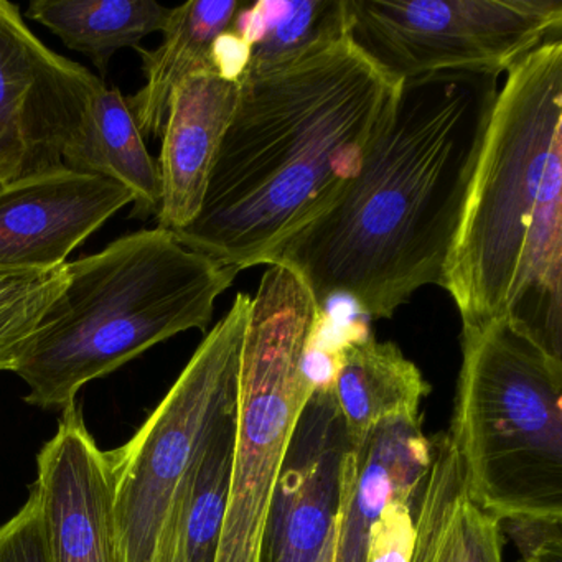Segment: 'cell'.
I'll return each mask as SVG.
<instances>
[{
	"instance_id": "4316f807",
	"label": "cell",
	"mask_w": 562,
	"mask_h": 562,
	"mask_svg": "<svg viewBox=\"0 0 562 562\" xmlns=\"http://www.w3.org/2000/svg\"><path fill=\"white\" fill-rule=\"evenodd\" d=\"M29 337L14 338V340L0 344V371H14L15 363H18L19 357H21Z\"/></svg>"
},
{
	"instance_id": "ac0fdd59",
	"label": "cell",
	"mask_w": 562,
	"mask_h": 562,
	"mask_svg": "<svg viewBox=\"0 0 562 562\" xmlns=\"http://www.w3.org/2000/svg\"><path fill=\"white\" fill-rule=\"evenodd\" d=\"M64 166L103 177L133 193L136 215H157L160 205L159 164L131 113L126 98L104 85L85 111L64 150Z\"/></svg>"
},
{
	"instance_id": "9c48e42d",
	"label": "cell",
	"mask_w": 562,
	"mask_h": 562,
	"mask_svg": "<svg viewBox=\"0 0 562 562\" xmlns=\"http://www.w3.org/2000/svg\"><path fill=\"white\" fill-rule=\"evenodd\" d=\"M104 81L55 54L0 0V186L61 169L68 140Z\"/></svg>"
},
{
	"instance_id": "277c9868",
	"label": "cell",
	"mask_w": 562,
	"mask_h": 562,
	"mask_svg": "<svg viewBox=\"0 0 562 562\" xmlns=\"http://www.w3.org/2000/svg\"><path fill=\"white\" fill-rule=\"evenodd\" d=\"M65 271L67 284L14 368L29 386L25 401L44 409H67L91 381L176 335L206 330L216 299L238 276L159 226L114 239Z\"/></svg>"
},
{
	"instance_id": "9a60e30c",
	"label": "cell",
	"mask_w": 562,
	"mask_h": 562,
	"mask_svg": "<svg viewBox=\"0 0 562 562\" xmlns=\"http://www.w3.org/2000/svg\"><path fill=\"white\" fill-rule=\"evenodd\" d=\"M327 361L334 368L331 394L351 449H361L383 424L420 420V403L430 384L393 341L351 335L327 355Z\"/></svg>"
},
{
	"instance_id": "8fae6325",
	"label": "cell",
	"mask_w": 562,
	"mask_h": 562,
	"mask_svg": "<svg viewBox=\"0 0 562 562\" xmlns=\"http://www.w3.org/2000/svg\"><path fill=\"white\" fill-rule=\"evenodd\" d=\"M133 193L61 167L0 187V271L48 272L124 206Z\"/></svg>"
},
{
	"instance_id": "44dd1931",
	"label": "cell",
	"mask_w": 562,
	"mask_h": 562,
	"mask_svg": "<svg viewBox=\"0 0 562 562\" xmlns=\"http://www.w3.org/2000/svg\"><path fill=\"white\" fill-rule=\"evenodd\" d=\"M236 437V404L210 432L177 490L186 562H215L228 502Z\"/></svg>"
},
{
	"instance_id": "7402d4cb",
	"label": "cell",
	"mask_w": 562,
	"mask_h": 562,
	"mask_svg": "<svg viewBox=\"0 0 562 562\" xmlns=\"http://www.w3.org/2000/svg\"><path fill=\"white\" fill-rule=\"evenodd\" d=\"M65 266L48 272L0 271V344L35 330L67 284Z\"/></svg>"
},
{
	"instance_id": "6da1fadb",
	"label": "cell",
	"mask_w": 562,
	"mask_h": 562,
	"mask_svg": "<svg viewBox=\"0 0 562 562\" xmlns=\"http://www.w3.org/2000/svg\"><path fill=\"white\" fill-rule=\"evenodd\" d=\"M498 91V77L462 71L404 81L358 176L268 266L294 271L322 311L341 297L371 318L442 288Z\"/></svg>"
},
{
	"instance_id": "ba28073f",
	"label": "cell",
	"mask_w": 562,
	"mask_h": 562,
	"mask_svg": "<svg viewBox=\"0 0 562 562\" xmlns=\"http://www.w3.org/2000/svg\"><path fill=\"white\" fill-rule=\"evenodd\" d=\"M348 38L401 83L462 71L502 77L561 38L559 0H348Z\"/></svg>"
},
{
	"instance_id": "2e32d148",
	"label": "cell",
	"mask_w": 562,
	"mask_h": 562,
	"mask_svg": "<svg viewBox=\"0 0 562 562\" xmlns=\"http://www.w3.org/2000/svg\"><path fill=\"white\" fill-rule=\"evenodd\" d=\"M416 506L411 562H503L502 525L469 498L449 434L432 439V459Z\"/></svg>"
},
{
	"instance_id": "cb8c5ba5",
	"label": "cell",
	"mask_w": 562,
	"mask_h": 562,
	"mask_svg": "<svg viewBox=\"0 0 562 562\" xmlns=\"http://www.w3.org/2000/svg\"><path fill=\"white\" fill-rule=\"evenodd\" d=\"M0 562H50L42 529L37 496H31L4 525H0Z\"/></svg>"
},
{
	"instance_id": "484cf974",
	"label": "cell",
	"mask_w": 562,
	"mask_h": 562,
	"mask_svg": "<svg viewBox=\"0 0 562 562\" xmlns=\"http://www.w3.org/2000/svg\"><path fill=\"white\" fill-rule=\"evenodd\" d=\"M153 562H186L182 538H180V513L177 498H173L169 515L164 522Z\"/></svg>"
},
{
	"instance_id": "ffe728a7",
	"label": "cell",
	"mask_w": 562,
	"mask_h": 562,
	"mask_svg": "<svg viewBox=\"0 0 562 562\" xmlns=\"http://www.w3.org/2000/svg\"><path fill=\"white\" fill-rule=\"evenodd\" d=\"M27 14L106 74L117 50L139 48L147 35L162 34L172 9L154 0H34Z\"/></svg>"
},
{
	"instance_id": "f1b7e54d",
	"label": "cell",
	"mask_w": 562,
	"mask_h": 562,
	"mask_svg": "<svg viewBox=\"0 0 562 562\" xmlns=\"http://www.w3.org/2000/svg\"><path fill=\"white\" fill-rule=\"evenodd\" d=\"M519 562H521V561H519Z\"/></svg>"
},
{
	"instance_id": "4fadbf2b",
	"label": "cell",
	"mask_w": 562,
	"mask_h": 562,
	"mask_svg": "<svg viewBox=\"0 0 562 562\" xmlns=\"http://www.w3.org/2000/svg\"><path fill=\"white\" fill-rule=\"evenodd\" d=\"M241 81L220 67L180 81L170 98L160 150L159 228L179 232L202 209L210 173L238 104Z\"/></svg>"
},
{
	"instance_id": "3957f363",
	"label": "cell",
	"mask_w": 562,
	"mask_h": 562,
	"mask_svg": "<svg viewBox=\"0 0 562 562\" xmlns=\"http://www.w3.org/2000/svg\"><path fill=\"white\" fill-rule=\"evenodd\" d=\"M562 42L499 88L442 288L462 325L508 321L562 360Z\"/></svg>"
},
{
	"instance_id": "d6986e66",
	"label": "cell",
	"mask_w": 562,
	"mask_h": 562,
	"mask_svg": "<svg viewBox=\"0 0 562 562\" xmlns=\"http://www.w3.org/2000/svg\"><path fill=\"white\" fill-rule=\"evenodd\" d=\"M348 0L243 2L232 29L243 57L239 77L284 67L348 38Z\"/></svg>"
},
{
	"instance_id": "5b68a950",
	"label": "cell",
	"mask_w": 562,
	"mask_h": 562,
	"mask_svg": "<svg viewBox=\"0 0 562 562\" xmlns=\"http://www.w3.org/2000/svg\"><path fill=\"white\" fill-rule=\"evenodd\" d=\"M449 437L469 498L499 522L562 521V360L508 321L462 325Z\"/></svg>"
},
{
	"instance_id": "30bf717a",
	"label": "cell",
	"mask_w": 562,
	"mask_h": 562,
	"mask_svg": "<svg viewBox=\"0 0 562 562\" xmlns=\"http://www.w3.org/2000/svg\"><path fill=\"white\" fill-rule=\"evenodd\" d=\"M31 490L50 562H124L110 460L78 404L61 411L57 434L38 453Z\"/></svg>"
},
{
	"instance_id": "5bb4252c",
	"label": "cell",
	"mask_w": 562,
	"mask_h": 562,
	"mask_svg": "<svg viewBox=\"0 0 562 562\" xmlns=\"http://www.w3.org/2000/svg\"><path fill=\"white\" fill-rule=\"evenodd\" d=\"M432 459V439L420 420L378 427L361 449H348L341 462L337 562H364L368 532L387 503L416 499Z\"/></svg>"
},
{
	"instance_id": "7a4b0ae2",
	"label": "cell",
	"mask_w": 562,
	"mask_h": 562,
	"mask_svg": "<svg viewBox=\"0 0 562 562\" xmlns=\"http://www.w3.org/2000/svg\"><path fill=\"white\" fill-rule=\"evenodd\" d=\"M239 81L202 209L173 232L186 248L236 272L268 265L340 199L403 87L350 38Z\"/></svg>"
},
{
	"instance_id": "7c38bea8",
	"label": "cell",
	"mask_w": 562,
	"mask_h": 562,
	"mask_svg": "<svg viewBox=\"0 0 562 562\" xmlns=\"http://www.w3.org/2000/svg\"><path fill=\"white\" fill-rule=\"evenodd\" d=\"M350 449L331 390L315 391L295 427L269 521L266 562H315L337 516Z\"/></svg>"
},
{
	"instance_id": "603a6c76",
	"label": "cell",
	"mask_w": 562,
	"mask_h": 562,
	"mask_svg": "<svg viewBox=\"0 0 562 562\" xmlns=\"http://www.w3.org/2000/svg\"><path fill=\"white\" fill-rule=\"evenodd\" d=\"M416 499L396 498L384 506L368 532L364 562H411L416 542Z\"/></svg>"
},
{
	"instance_id": "83f0119b",
	"label": "cell",
	"mask_w": 562,
	"mask_h": 562,
	"mask_svg": "<svg viewBox=\"0 0 562 562\" xmlns=\"http://www.w3.org/2000/svg\"><path fill=\"white\" fill-rule=\"evenodd\" d=\"M337 542H338V526L337 516H335L334 526H331L330 535H328L327 541H325L324 548H322L321 554H318L317 561L315 562H337Z\"/></svg>"
},
{
	"instance_id": "f546056e",
	"label": "cell",
	"mask_w": 562,
	"mask_h": 562,
	"mask_svg": "<svg viewBox=\"0 0 562 562\" xmlns=\"http://www.w3.org/2000/svg\"><path fill=\"white\" fill-rule=\"evenodd\" d=\"M0 187H2V186H0Z\"/></svg>"
},
{
	"instance_id": "d4e9b609",
	"label": "cell",
	"mask_w": 562,
	"mask_h": 562,
	"mask_svg": "<svg viewBox=\"0 0 562 562\" xmlns=\"http://www.w3.org/2000/svg\"><path fill=\"white\" fill-rule=\"evenodd\" d=\"M499 525L515 539L521 562H562V521L516 519Z\"/></svg>"
},
{
	"instance_id": "e0dca14e",
	"label": "cell",
	"mask_w": 562,
	"mask_h": 562,
	"mask_svg": "<svg viewBox=\"0 0 562 562\" xmlns=\"http://www.w3.org/2000/svg\"><path fill=\"white\" fill-rule=\"evenodd\" d=\"M245 0H190L172 9L164 41L156 50H143L146 85L130 98L131 113L144 137L162 136L170 98L180 81L195 71L220 67V41L232 32ZM222 68V67H220Z\"/></svg>"
},
{
	"instance_id": "8992f818",
	"label": "cell",
	"mask_w": 562,
	"mask_h": 562,
	"mask_svg": "<svg viewBox=\"0 0 562 562\" xmlns=\"http://www.w3.org/2000/svg\"><path fill=\"white\" fill-rule=\"evenodd\" d=\"M325 312L291 269L271 265L249 305L228 502L215 562H266L282 465L315 393L305 370Z\"/></svg>"
},
{
	"instance_id": "52a82bcc",
	"label": "cell",
	"mask_w": 562,
	"mask_h": 562,
	"mask_svg": "<svg viewBox=\"0 0 562 562\" xmlns=\"http://www.w3.org/2000/svg\"><path fill=\"white\" fill-rule=\"evenodd\" d=\"M249 305L251 295H236L146 423L124 446L106 452L124 562L154 561L183 476L238 400Z\"/></svg>"
}]
</instances>
